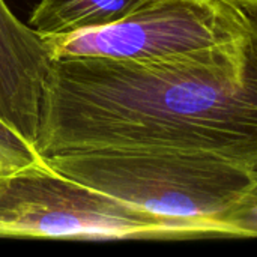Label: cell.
I'll return each mask as SVG.
<instances>
[{
    "instance_id": "5b68a950",
    "label": "cell",
    "mask_w": 257,
    "mask_h": 257,
    "mask_svg": "<svg viewBox=\"0 0 257 257\" xmlns=\"http://www.w3.org/2000/svg\"><path fill=\"white\" fill-rule=\"evenodd\" d=\"M50 63L44 38L0 0V117L33 146Z\"/></svg>"
},
{
    "instance_id": "6da1fadb",
    "label": "cell",
    "mask_w": 257,
    "mask_h": 257,
    "mask_svg": "<svg viewBox=\"0 0 257 257\" xmlns=\"http://www.w3.org/2000/svg\"><path fill=\"white\" fill-rule=\"evenodd\" d=\"M35 149L182 152L257 173V17L241 42L191 57L51 59Z\"/></svg>"
},
{
    "instance_id": "3957f363",
    "label": "cell",
    "mask_w": 257,
    "mask_h": 257,
    "mask_svg": "<svg viewBox=\"0 0 257 257\" xmlns=\"http://www.w3.org/2000/svg\"><path fill=\"white\" fill-rule=\"evenodd\" d=\"M0 239H184L155 215L78 184L48 164L0 175Z\"/></svg>"
},
{
    "instance_id": "7a4b0ae2",
    "label": "cell",
    "mask_w": 257,
    "mask_h": 257,
    "mask_svg": "<svg viewBox=\"0 0 257 257\" xmlns=\"http://www.w3.org/2000/svg\"><path fill=\"white\" fill-rule=\"evenodd\" d=\"M44 160L78 184L175 224L184 239L221 236L220 220L257 181L244 166L167 151H89Z\"/></svg>"
},
{
    "instance_id": "52a82bcc",
    "label": "cell",
    "mask_w": 257,
    "mask_h": 257,
    "mask_svg": "<svg viewBox=\"0 0 257 257\" xmlns=\"http://www.w3.org/2000/svg\"><path fill=\"white\" fill-rule=\"evenodd\" d=\"M47 166L35 146L0 117V175Z\"/></svg>"
},
{
    "instance_id": "9c48e42d",
    "label": "cell",
    "mask_w": 257,
    "mask_h": 257,
    "mask_svg": "<svg viewBox=\"0 0 257 257\" xmlns=\"http://www.w3.org/2000/svg\"><path fill=\"white\" fill-rule=\"evenodd\" d=\"M218 2H223L235 9H239L250 17H257V0H218Z\"/></svg>"
},
{
    "instance_id": "ba28073f",
    "label": "cell",
    "mask_w": 257,
    "mask_h": 257,
    "mask_svg": "<svg viewBox=\"0 0 257 257\" xmlns=\"http://www.w3.org/2000/svg\"><path fill=\"white\" fill-rule=\"evenodd\" d=\"M221 236H257V181L220 220Z\"/></svg>"
},
{
    "instance_id": "8992f818",
    "label": "cell",
    "mask_w": 257,
    "mask_h": 257,
    "mask_svg": "<svg viewBox=\"0 0 257 257\" xmlns=\"http://www.w3.org/2000/svg\"><path fill=\"white\" fill-rule=\"evenodd\" d=\"M148 0H38L27 24L41 36H59L116 23Z\"/></svg>"
},
{
    "instance_id": "277c9868",
    "label": "cell",
    "mask_w": 257,
    "mask_h": 257,
    "mask_svg": "<svg viewBox=\"0 0 257 257\" xmlns=\"http://www.w3.org/2000/svg\"><path fill=\"white\" fill-rule=\"evenodd\" d=\"M250 23V15L218 0H148L116 23L42 38L51 59L166 60L238 44Z\"/></svg>"
}]
</instances>
